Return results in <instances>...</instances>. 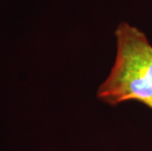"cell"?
Here are the masks:
<instances>
[{
  "mask_svg": "<svg viewBox=\"0 0 152 151\" xmlns=\"http://www.w3.org/2000/svg\"><path fill=\"white\" fill-rule=\"evenodd\" d=\"M115 35V63L97 98L111 106L137 100L152 109V45L142 31L127 23L119 24Z\"/></svg>",
  "mask_w": 152,
  "mask_h": 151,
  "instance_id": "6da1fadb",
  "label": "cell"
}]
</instances>
